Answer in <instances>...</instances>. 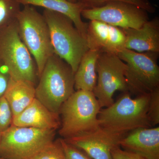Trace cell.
I'll return each mask as SVG.
<instances>
[{"label":"cell","mask_w":159,"mask_h":159,"mask_svg":"<svg viewBox=\"0 0 159 159\" xmlns=\"http://www.w3.org/2000/svg\"><path fill=\"white\" fill-rule=\"evenodd\" d=\"M123 93L116 102L100 110L99 127L122 136L138 129L152 127L148 117L150 93L132 98L129 92Z\"/></svg>","instance_id":"6da1fadb"},{"label":"cell","mask_w":159,"mask_h":159,"mask_svg":"<svg viewBox=\"0 0 159 159\" xmlns=\"http://www.w3.org/2000/svg\"><path fill=\"white\" fill-rule=\"evenodd\" d=\"M70 66L56 54L48 60L35 87V98L48 109L59 114L64 103L75 92Z\"/></svg>","instance_id":"7a4b0ae2"},{"label":"cell","mask_w":159,"mask_h":159,"mask_svg":"<svg viewBox=\"0 0 159 159\" xmlns=\"http://www.w3.org/2000/svg\"><path fill=\"white\" fill-rule=\"evenodd\" d=\"M101 109L93 92L75 91L60 110V135L67 139L96 130L99 127L98 116Z\"/></svg>","instance_id":"3957f363"},{"label":"cell","mask_w":159,"mask_h":159,"mask_svg":"<svg viewBox=\"0 0 159 159\" xmlns=\"http://www.w3.org/2000/svg\"><path fill=\"white\" fill-rule=\"evenodd\" d=\"M43 15L48 25L54 54L67 63L75 73L89 50L85 37L64 15L46 9Z\"/></svg>","instance_id":"277c9868"},{"label":"cell","mask_w":159,"mask_h":159,"mask_svg":"<svg viewBox=\"0 0 159 159\" xmlns=\"http://www.w3.org/2000/svg\"><path fill=\"white\" fill-rule=\"evenodd\" d=\"M16 23L21 39L34 58L39 77L46 62L54 54L48 25L43 14L29 5H25Z\"/></svg>","instance_id":"5b68a950"},{"label":"cell","mask_w":159,"mask_h":159,"mask_svg":"<svg viewBox=\"0 0 159 159\" xmlns=\"http://www.w3.org/2000/svg\"><path fill=\"white\" fill-rule=\"evenodd\" d=\"M0 63L8 69L11 79L36 84V64L20 37L16 21L0 31Z\"/></svg>","instance_id":"8992f818"},{"label":"cell","mask_w":159,"mask_h":159,"mask_svg":"<svg viewBox=\"0 0 159 159\" xmlns=\"http://www.w3.org/2000/svg\"><path fill=\"white\" fill-rule=\"evenodd\" d=\"M55 131L11 125L2 132L0 157L30 159L54 142Z\"/></svg>","instance_id":"52a82bcc"},{"label":"cell","mask_w":159,"mask_h":159,"mask_svg":"<svg viewBox=\"0 0 159 159\" xmlns=\"http://www.w3.org/2000/svg\"><path fill=\"white\" fill-rule=\"evenodd\" d=\"M159 53H139L127 49L117 54L126 65L128 92L136 96L150 93L159 88Z\"/></svg>","instance_id":"ba28073f"},{"label":"cell","mask_w":159,"mask_h":159,"mask_svg":"<svg viewBox=\"0 0 159 159\" xmlns=\"http://www.w3.org/2000/svg\"><path fill=\"white\" fill-rule=\"evenodd\" d=\"M126 65L116 54L100 52L96 64L97 82L93 93L102 107L114 102L117 91L128 92L125 74Z\"/></svg>","instance_id":"9c48e42d"},{"label":"cell","mask_w":159,"mask_h":159,"mask_svg":"<svg viewBox=\"0 0 159 159\" xmlns=\"http://www.w3.org/2000/svg\"><path fill=\"white\" fill-rule=\"evenodd\" d=\"M81 15L86 19L100 21L122 29H139L149 20L148 12L144 9L119 1L110 2L98 8L83 9Z\"/></svg>","instance_id":"30bf717a"},{"label":"cell","mask_w":159,"mask_h":159,"mask_svg":"<svg viewBox=\"0 0 159 159\" xmlns=\"http://www.w3.org/2000/svg\"><path fill=\"white\" fill-rule=\"evenodd\" d=\"M124 136L99 127L90 132L64 139L93 159H112V150L120 146V141Z\"/></svg>","instance_id":"8fae6325"},{"label":"cell","mask_w":159,"mask_h":159,"mask_svg":"<svg viewBox=\"0 0 159 159\" xmlns=\"http://www.w3.org/2000/svg\"><path fill=\"white\" fill-rule=\"evenodd\" d=\"M86 39L89 50L117 54L125 48L122 29L96 20L88 23Z\"/></svg>","instance_id":"7c38bea8"},{"label":"cell","mask_w":159,"mask_h":159,"mask_svg":"<svg viewBox=\"0 0 159 159\" xmlns=\"http://www.w3.org/2000/svg\"><path fill=\"white\" fill-rule=\"evenodd\" d=\"M119 146L148 159H159V127L132 131L121 139Z\"/></svg>","instance_id":"4fadbf2b"},{"label":"cell","mask_w":159,"mask_h":159,"mask_svg":"<svg viewBox=\"0 0 159 159\" xmlns=\"http://www.w3.org/2000/svg\"><path fill=\"white\" fill-rule=\"evenodd\" d=\"M11 125L56 130L60 127L61 120L59 114L51 111L35 98L20 113L13 117Z\"/></svg>","instance_id":"5bb4252c"},{"label":"cell","mask_w":159,"mask_h":159,"mask_svg":"<svg viewBox=\"0 0 159 159\" xmlns=\"http://www.w3.org/2000/svg\"><path fill=\"white\" fill-rule=\"evenodd\" d=\"M122 30L125 35V48L139 53H159V18L157 16L148 20L139 29Z\"/></svg>","instance_id":"9a60e30c"},{"label":"cell","mask_w":159,"mask_h":159,"mask_svg":"<svg viewBox=\"0 0 159 159\" xmlns=\"http://www.w3.org/2000/svg\"><path fill=\"white\" fill-rule=\"evenodd\" d=\"M24 5L37 6L46 9L61 13L67 16L74 22L76 28L85 37L88 23L81 18V11L84 9L81 4L73 3L68 0H18Z\"/></svg>","instance_id":"2e32d148"},{"label":"cell","mask_w":159,"mask_h":159,"mask_svg":"<svg viewBox=\"0 0 159 159\" xmlns=\"http://www.w3.org/2000/svg\"><path fill=\"white\" fill-rule=\"evenodd\" d=\"M36 84L28 80L10 78L4 97L9 103L13 117L20 113L35 98Z\"/></svg>","instance_id":"e0dca14e"},{"label":"cell","mask_w":159,"mask_h":159,"mask_svg":"<svg viewBox=\"0 0 159 159\" xmlns=\"http://www.w3.org/2000/svg\"><path fill=\"white\" fill-rule=\"evenodd\" d=\"M99 53L97 50H89L84 55L74 75L76 90L93 91L97 84L96 64Z\"/></svg>","instance_id":"ac0fdd59"},{"label":"cell","mask_w":159,"mask_h":159,"mask_svg":"<svg viewBox=\"0 0 159 159\" xmlns=\"http://www.w3.org/2000/svg\"><path fill=\"white\" fill-rule=\"evenodd\" d=\"M20 5L18 0H0V31L16 21Z\"/></svg>","instance_id":"d6986e66"},{"label":"cell","mask_w":159,"mask_h":159,"mask_svg":"<svg viewBox=\"0 0 159 159\" xmlns=\"http://www.w3.org/2000/svg\"><path fill=\"white\" fill-rule=\"evenodd\" d=\"M116 1L133 4L152 14L154 13L156 10L155 7L148 0H76V2L81 4L84 9L98 8L110 2Z\"/></svg>","instance_id":"ffe728a7"},{"label":"cell","mask_w":159,"mask_h":159,"mask_svg":"<svg viewBox=\"0 0 159 159\" xmlns=\"http://www.w3.org/2000/svg\"><path fill=\"white\" fill-rule=\"evenodd\" d=\"M30 159H66L60 139L54 141Z\"/></svg>","instance_id":"44dd1931"},{"label":"cell","mask_w":159,"mask_h":159,"mask_svg":"<svg viewBox=\"0 0 159 159\" xmlns=\"http://www.w3.org/2000/svg\"><path fill=\"white\" fill-rule=\"evenodd\" d=\"M148 117L152 127L159 124V88L150 93Z\"/></svg>","instance_id":"7402d4cb"},{"label":"cell","mask_w":159,"mask_h":159,"mask_svg":"<svg viewBox=\"0 0 159 159\" xmlns=\"http://www.w3.org/2000/svg\"><path fill=\"white\" fill-rule=\"evenodd\" d=\"M13 115L9 103L4 96L0 97V131L3 132L11 125Z\"/></svg>","instance_id":"603a6c76"},{"label":"cell","mask_w":159,"mask_h":159,"mask_svg":"<svg viewBox=\"0 0 159 159\" xmlns=\"http://www.w3.org/2000/svg\"><path fill=\"white\" fill-rule=\"evenodd\" d=\"M66 159H93L84 152L60 139Z\"/></svg>","instance_id":"cb8c5ba5"},{"label":"cell","mask_w":159,"mask_h":159,"mask_svg":"<svg viewBox=\"0 0 159 159\" xmlns=\"http://www.w3.org/2000/svg\"><path fill=\"white\" fill-rule=\"evenodd\" d=\"M112 159H148L142 155L122 149L120 146L111 151Z\"/></svg>","instance_id":"d4e9b609"},{"label":"cell","mask_w":159,"mask_h":159,"mask_svg":"<svg viewBox=\"0 0 159 159\" xmlns=\"http://www.w3.org/2000/svg\"><path fill=\"white\" fill-rule=\"evenodd\" d=\"M10 77L8 69L0 63V97L5 95L9 85Z\"/></svg>","instance_id":"484cf974"},{"label":"cell","mask_w":159,"mask_h":159,"mask_svg":"<svg viewBox=\"0 0 159 159\" xmlns=\"http://www.w3.org/2000/svg\"><path fill=\"white\" fill-rule=\"evenodd\" d=\"M69 2H71L75 3L76 2V0H68Z\"/></svg>","instance_id":"4316f807"},{"label":"cell","mask_w":159,"mask_h":159,"mask_svg":"<svg viewBox=\"0 0 159 159\" xmlns=\"http://www.w3.org/2000/svg\"><path fill=\"white\" fill-rule=\"evenodd\" d=\"M2 132L0 131V143H1V138H2Z\"/></svg>","instance_id":"83f0119b"},{"label":"cell","mask_w":159,"mask_h":159,"mask_svg":"<svg viewBox=\"0 0 159 159\" xmlns=\"http://www.w3.org/2000/svg\"><path fill=\"white\" fill-rule=\"evenodd\" d=\"M0 159H6L3 158L1 157H0Z\"/></svg>","instance_id":"f1b7e54d"}]
</instances>
